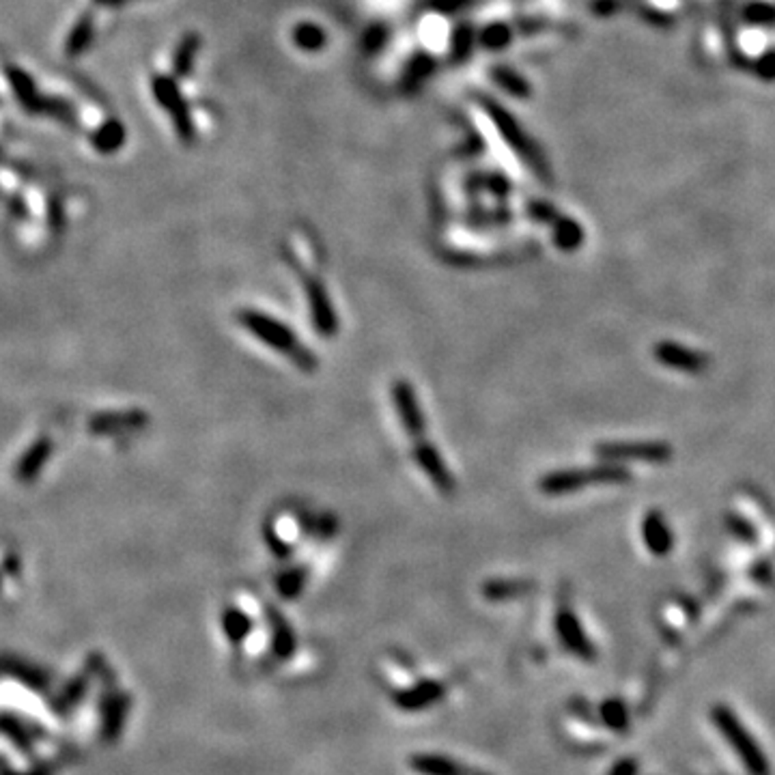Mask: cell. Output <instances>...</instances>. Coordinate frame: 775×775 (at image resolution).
Segmentation results:
<instances>
[{
	"mask_svg": "<svg viewBox=\"0 0 775 775\" xmlns=\"http://www.w3.org/2000/svg\"><path fill=\"white\" fill-rule=\"evenodd\" d=\"M272 653L276 659H289L291 653L295 650V635L291 631V627L278 614L272 612Z\"/></svg>",
	"mask_w": 775,
	"mask_h": 775,
	"instance_id": "13",
	"label": "cell"
},
{
	"mask_svg": "<svg viewBox=\"0 0 775 775\" xmlns=\"http://www.w3.org/2000/svg\"><path fill=\"white\" fill-rule=\"evenodd\" d=\"M222 629L226 633V638H229L231 644H241L248 638V633L252 631V623L250 618L246 616L244 612L237 610V607H229V610H224L222 614Z\"/></svg>",
	"mask_w": 775,
	"mask_h": 775,
	"instance_id": "14",
	"label": "cell"
},
{
	"mask_svg": "<svg viewBox=\"0 0 775 775\" xmlns=\"http://www.w3.org/2000/svg\"><path fill=\"white\" fill-rule=\"evenodd\" d=\"M97 3H101V4H121L123 0H97Z\"/></svg>",
	"mask_w": 775,
	"mask_h": 775,
	"instance_id": "23",
	"label": "cell"
},
{
	"mask_svg": "<svg viewBox=\"0 0 775 775\" xmlns=\"http://www.w3.org/2000/svg\"><path fill=\"white\" fill-rule=\"evenodd\" d=\"M715 721H718L719 730L730 739L732 747L741 753L747 769H750L753 775H767V762H764L762 752L753 745L752 736L747 735L745 728L735 719V715H732L728 709L719 707L715 710Z\"/></svg>",
	"mask_w": 775,
	"mask_h": 775,
	"instance_id": "4",
	"label": "cell"
},
{
	"mask_svg": "<svg viewBox=\"0 0 775 775\" xmlns=\"http://www.w3.org/2000/svg\"><path fill=\"white\" fill-rule=\"evenodd\" d=\"M433 67H435L433 58L427 57V54H416V57L409 61L405 74H403V80H401L403 91H407V93L416 91L418 86L422 84L431 74H433Z\"/></svg>",
	"mask_w": 775,
	"mask_h": 775,
	"instance_id": "12",
	"label": "cell"
},
{
	"mask_svg": "<svg viewBox=\"0 0 775 775\" xmlns=\"http://www.w3.org/2000/svg\"><path fill=\"white\" fill-rule=\"evenodd\" d=\"M510 41V29L506 24H489L481 32V43L487 50H500Z\"/></svg>",
	"mask_w": 775,
	"mask_h": 775,
	"instance_id": "19",
	"label": "cell"
},
{
	"mask_svg": "<svg viewBox=\"0 0 775 775\" xmlns=\"http://www.w3.org/2000/svg\"><path fill=\"white\" fill-rule=\"evenodd\" d=\"M392 401L398 409V418L401 424L407 429L409 435H420L424 431V416L422 407H420L416 390L407 384V381H396L392 386Z\"/></svg>",
	"mask_w": 775,
	"mask_h": 775,
	"instance_id": "6",
	"label": "cell"
},
{
	"mask_svg": "<svg viewBox=\"0 0 775 775\" xmlns=\"http://www.w3.org/2000/svg\"><path fill=\"white\" fill-rule=\"evenodd\" d=\"M414 457H416L420 470L427 474L429 481L435 484V489H440L441 493L452 492V487H455V478H452L450 470L446 467L444 459H441L440 452L435 450L433 444L420 441L416 448H414Z\"/></svg>",
	"mask_w": 775,
	"mask_h": 775,
	"instance_id": "7",
	"label": "cell"
},
{
	"mask_svg": "<svg viewBox=\"0 0 775 775\" xmlns=\"http://www.w3.org/2000/svg\"><path fill=\"white\" fill-rule=\"evenodd\" d=\"M478 101H481V106L487 110V115L492 117V121L495 123V127H498V132L502 134L506 143L513 147L515 153H519V158L524 160L530 169H535L538 170V175H543V172H545V166H543L538 149L532 144V140L526 136V132L519 127V123H517L502 106L495 104L493 100H489V97H478Z\"/></svg>",
	"mask_w": 775,
	"mask_h": 775,
	"instance_id": "2",
	"label": "cell"
},
{
	"mask_svg": "<svg viewBox=\"0 0 775 775\" xmlns=\"http://www.w3.org/2000/svg\"><path fill=\"white\" fill-rule=\"evenodd\" d=\"M409 767L420 775H487L438 753H416L409 758Z\"/></svg>",
	"mask_w": 775,
	"mask_h": 775,
	"instance_id": "8",
	"label": "cell"
},
{
	"mask_svg": "<svg viewBox=\"0 0 775 775\" xmlns=\"http://www.w3.org/2000/svg\"><path fill=\"white\" fill-rule=\"evenodd\" d=\"M198 50H201V39H198L196 32H187L179 41V46H177L175 58H172V72H175L177 78H186V75L192 74Z\"/></svg>",
	"mask_w": 775,
	"mask_h": 775,
	"instance_id": "11",
	"label": "cell"
},
{
	"mask_svg": "<svg viewBox=\"0 0 775 775\" xmlns=\"http://www.w3.org/2000/svg\"><path fill=\"white\" fill-rule=\"evenodd\" d=\"M492 78L495 80V84H500L504 91H509V93L515 97H526L530 93V86H527L526 80L509 67H493Z\"/></svg>",
	"mask_w": 775,
	"mask_h": 775,
	"instance_id": "18",
	"label": "cell"
},
{
	"mask_svg": "<svg viewBox=\"0 0 775 775\" xmlns=\"http://www.w3.org/2000/svg\"><path fill=\"white\" fill-rule=\"evenodd\" d=\"M293 41L295 46L301 48L306 52H317L326 46V30L319 24H312V22H304V24L295 26L293 30Z\"/></svg>",
	"mask_w": 775,
	"mask_h": 775,
	"instance_id": "16",
	"label": "cell"
},
{
	"mask_svg": "<svg viewBox=\"0 0 775 775\" xmlns=\"http://www.w3.org/2000/svg\"><path fill=\"white\" fill-rule=\"evenodd\" d=\"M151 91H153L155 100L160 101V106L172 117L179 138L183 143H192L194 140L192 115L190 110H187L186 100H183L179 86H177L175 80L166 78V75H153V78H151Z\"/></svg>",
	"mask_w": 775,
	"mask_h": 775,
	"instance_id": "3",
	"label": "cell"
},
{
	"mask_svg": "<svg viewBox=\"0 0 775 775\" xmlns=\"http://www.w3.org/2000/svg\"><path fill=\"white\" fill-rule=\"evenodd\" d=\"M237 319L244 326V330L250 332L258 341L266 343L269 349L289 358L291 364H295L301 370H315V353L309 352V349L300 343V338L295 336V332H291L284 323H280L278 319H274V317L258 310L239 312Z\"/></svg>",
	"mask_w": 775,
	"mask_h": 775,
	"instance_id": "1",
	"label": "cell"
},
{
	"mask_svg": "<svg viewBox=\"0 0 775 775\" xmlns=\"http://www.w3.org/2000/svg\"><path fill=\"white\" fill-rule=\"evenodd\" d=\"M127 710H129V698L123 696V693H117V696L106 700L104 724H101V730H104V736L108 741L117 739V736L121 735Z\"/></svg>",
	"mask_w": 775,
	"mask_h": 775,
	"instance_id": "10",
	"label": "cell"
},
{
	"mask_svg": "<svg viewBox=\"0 0 775 775\" xmlns=\"http://www.w3.org/2000/svg\"><path fill=\"white\" fill-rule=\"evenodd\" d=\"M467 0H431V7L441 9V11H457L459 7H466Z\"/></svg>",
	"mask_w": 775,
	"mask_h": 775,
	"instance_id": "22",
	"label": "cell"
},
{
	"mask_svg": "<svg viewBox=\"0 0 775 775\" xmlns=\"http://www.w3.org/2000/svg\"><path fill=\"white\" fill-rule=\"evenodd\" d=\"M386 39H388L386 29H379V26H375V29H370L369 32H366L362 48L366 52H377L381 46H384Z\"/></svg>",
	"mask_w": 775,
	"mask_h": 775,
	"instance_id": "21",
	"label": "cell"
},
{
	"mask_svg": "<svg viewBox=\"0 0 775 775\" xmlns=\"http://www.w3.org/2000/svg\"><path fill=\"white\" fill-rule=\"evenodd\" d=\"M446 687L441 685L435 678H422L416 685L401 689L395 693V704L401 710H409V713H416V710H424L433 707L435 702H440L444 698Z\"/></svg>",
	"mask_w": 775,
	"mask_h": 775,
	"instance_id": "5",
	"label": "cell"
},
{
	"mask_svg": "<svg viewBox=\"0 0 775 775\" xmlns=\"http://www.w3.org/2000/svg\"><path fill=\"white\" fill-rule=\"evenodd\" d=\"M123 143H126V129H123L121 123L115 121V118L106 121L104 126L93 134L95 149L101 151V153H112V151L123 147Z\"/></svg>",
	"mask_w": 775,
	"mask_h": 775,
	"instance_id": "15",
	"label": "cell"
},
{
	"mask_svg": "<svg viewBox=\"0 0 775 775\" xmlns=\"http://www.w3.org/2000/svg\"><path fill=\"white\" fill-rule=\"evenodd\" d=\"M472 43H474L472 26L470 24L459 26L455 32V37H452V58H455V61H463V58L470 57Z\"/></svg>",
	"mask_w": 775,
	"mask_h": 775,
	"instance_id": "20",
	"label": "cell"
},
{
	"mask_svg": "<svg viewBox=\"0 0 775 775\" xmlns=\"http://www.w3.org/2000/svg\"><path fill=\"white\" fill-rule=\"evenodd\" d=\"M9 80H11V86H13L15 95H18V100L22 101V106H24L26 110H30V112H52V115H63L61 108L54 106V101L39 100V95H37L35 84H32V80L29 78V74H24L18 67H11L9 69Z\"/></svg>",
	"mask_w": 775,
	"mask_h": 775,
	"instance_id": "9",
	"label": "cell"
},
{
	"mask_svg": "<svg viewBox=\"0 0 775 775\" xmlns=\"http://www.w3.org/2000/svg\"><path fill=\"white\" fill-rule=\"evenodd\" d=\"M91 39H93V18L91 15H83V20L74 26L72 35L67 41V54L69 57H78L89 48Z\"/></svg>",
	"mask_w": 775,
	"mask_h": 775,
	"instance_id": "17",
	"label": "cell"
}]
</instances>
